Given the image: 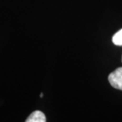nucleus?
Wrapping results in <instances>:
<instances>
[{"instance_id": "obj_1", "label": "nucleus", "mask_w": 122, "mask_h": 122, "mask_svg": "<svg viewBox=\"0 0 122 122\" xmlns=\"http://www.w3.org/2000/svg\"><path fill=\"white\" fill-rule=\"evenodd\" d=\"M108 79L112 86L122 91V67H118L109 74Z\"/></svg>"}, {"instance_id": "obj_2", "label": "nucleus", "mask_w": 122, "mask_h": 122, "mask_svg": "<svg viewBox=\"0 0 122 122\" xmlns=\"http://www.w3.org/2000/svg\"><path fill=\"white\" fill-rule=\"evenodd\" d=\"M26 122H45L46 117L41 111L36 110L33 112L28 118L25 120Z\"/></svg>"}, {"instance_id": "obj_3", "label": "nucleus", "mask_w": 122, "mask_h": 122, "mask_svg": "<svg viewBox=\"0 0 122 122\" xmlns=\"http://www.w3.org/2000/svg\"><path fill=\"white\" fill-rule=\"evenodd\" d=\"M113 42L116 45H122V29L116 33L113 36Z\"/></svg>"}]
</instances>
